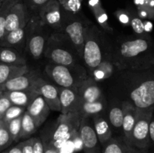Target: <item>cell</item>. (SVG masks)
I'll list each match as a JSON object with an SVG mask.
<instances>
[{
    "label": "cell",
    "mask_w": 154,
    "mask_h": 153,
    "mask_svg": "<svg viewBox=\"0 0 154 153\" xmlns=\"http://www.w3.org/2000/svg\"><path fill=\"white\" fill-rule=\"evenodd\" d=\"M120 55L136 68L148 69L154 65V45L147 38L124 41L120 45Z\"/></svg>",
    "instance_id": "1"
},
{
    "label": "cell",
    "mask_w": 154,
    "mask_h": 153,
    "mask_svg": "<svg viewBox=\"0 0 154 153\" xmlns=\"http://www.w3.org/2000/svg\"><path fill=\"white\" fill-rule=\"evenodd\" d=\"M154 108L147 110L137 109L136 119L132 134V147L143 151L150 146L149 126L153 118Z\"/></svg>",
    "instance_id": "2"
},
{
    "label": "cell",
    "mask_w": 154,
    "mask_h": 153,
    "mask_svg": "<svg viewBox=\"0 0 154 153\" xmlns=\"http://www.w3.org/2000/svg\"><path fill=\"white\" fill-rule=\"evenodd\" d=\"M131 103L139 110L154 108V74L138 82L129 94Z\"/></svg>",
    "instance_id": "3"
},
{
    "label": "cell",
    "mask_w": 154,
    "mask_h": 153,
    "mask_svg": "<svg viewBox=\"0 0 154 153\" xmlns=\"http://www.w3.org/2000/svg\"><path fill=\"white\" fill-rule=\"evenodd\" d=\"M82 117L81 113L78 112L66 114L61 113L57 119L56 125L53 128L48 140H42L48 143H51L69 136L74 130L78 129Z\"/></svg>",
    "instance_id": "4"
},
{
    "label": "cell",
    "mask_w": 154,
    "mask_h": 153,
    "mask_svg": "<svg viewBox=\"0 0 154 153\" xmlns=\"http://www.w3.org/2000/svg\"><path fill=\"white\" fill-rule=\"evenodd\" d=\"M29 21L28 7L24 0H18L11 7L5 24V33L19 28L26 27Z\"/></svg>",
    "instance_id": "5"
},
{
    "label": "cell",
    "mask_w": 154,
    "mask_h": 153,
    "mask_svg": "<svg viewBox=\"0 0 154 153\" xmlns=\"http://www.w3.org/2000/svg\"><path fill=\"white\" fill-rule=\"evenodd\" d=\"M32 90L43 98L44 100L49 106L51 110L60 112L61 106L57 87L48 83L42 78L38 77L35 82Z\"/></svg>",
    "instance_id": "6"
},
{
    "label": "cell",
    "mask_w": 154,
    "mask_h": 153,
    "mask_svg": "<svg viewBox=\"0 0 154 153\" xmlns=\"http://www.w3.org/2000/svg\"><path fill=\"white\" fill-rule=\"evenodd\" d=\"M45 71L48 76L63 88H78L81 81H76L70 71L69 68L57 64H49L45 68Z\"/></svg>",
    "instance_id": "7"
},
{
    "label": "cell",
    "mask_w": 154,
    "mask_h": 153,
    "mask_svg": "<svg viewBox=\"0 0 154 153\" xmlns=\"http://www.w3.org/2000/svg\"><path fill=\"white\" fill-rule=\"evenodd\" d=\"M89 117H82L78 128L81 139L83 142V150L85 153H93L99 151V140L95 129L88 121Z\"/></svg>",
    "instance_id": "8"
},
{
    "label": "cell",
    "mask_w": 154,
    "mask_h": 153,
    "mask_svg": "<svg viewBox=\"0 0 154 153\" xmlns=\"http://www.w3.org/2000/svg\"><path fill=\"white\" fill-rule=\"evenodd\" d=\"M82 56L87 67L92 70L103 61L102 52L97 40L90 35L87 29Z\"/></svg>",
    "instance_id": "9"
},
{
    "label": "cell",
    "mask_w": 154,
    "mask_h": 153,
    "mask_svg": "<svg viewBox=\"0 0 154 153\" xmlns=\"http://www.w3.org/2000/svg\"><path fill=\"white\" fill-rule=\"evenodd\" d=\"M41 25L57 27L61 25V6L58 0H51L38 10Z\"/></svg>",
    "instance_id": "10"
},
{
    "label": "cell",
    "mask_w": 154,
    "mask_h": 153,
    "mask_svg": "<svg viewBox=\"0 0 154 153\" xmlns=\"http://www.w3.org/2000/svg\"><path fill=\"white\" fill-rule=\"evenodd\" d=\"M77 91L81 102L102 100V90L93 77H87L82 80L78 85Z\"/></svg>",
    "instance_id": "11"
},
{
    "label": "cell",
    "mask_w": 154,
    "mask_h": 153,
    "mask_svg": "<svg viewBox=\"0 0 154 153\" xmlns=\"http://www.w3.org/2000/svg\"><path fill=\"white\" fill-rule=\"evenodd\" d=\"M64 30L79 55L82 56L87 33V28L84 27L83 22L80 20H72L66 25Z\"/></svg>",
    "instance_id": "12"
},
{
    "label": "cell",
    "mask_w": 154,
    "mask_h": 153,
    "mask_svg": "<svg viewBox=\"0 0 154 153\" xmlns=\"http://www.w3.org/2000/svg\"><path fill=\"white\" fill-rule=\"evenodd\" d=\"M38 77L39 76L35 72L29 70L24 74L9 80L8 81L0 86V88L3 92L32 90L35 82Z\"/></svg>",
    "instance_id": "13"
},
{
    "label": "cell",
    "mask_w": 154,
    "mask_h": 153,
    "mask_svg": "<svg viewBox=\"0 0 154 153\" xmlns=\"http://www.w3.org/2000/svg\"><path fill=\"white\" fill-rule=\"evenodd\" d=\"M122 110L123 112L122 130L124 134V140L126 144L132 146V134L135 123L137 115V108L130 101L123 102Z\"/></svg>",
    "instance_id": "14"
},
{
    "label": "cell",
    "mask_w": 154,
    "mask_h": 153,
    "mask_svg": "<svg viewBox=\"0 0 154 153\" xmlns=\"http://www.w3.org/2000/svg\"><path fill=\"white\" fill-rule=\"evenodd\" d=\"M59 97L60 100V106L62 114L69 112H78L80 106V98L77 89L71 88H58Z\"/></svg>",
    "instance_id": "15"
},
{
    "label": "cell",
    "mask_w": 154,
    "mask_h": 153,
    "mask_svg": "<svg viewBox=\"0 0 154 153\" xmlns=\"http://www.w3.org/2000/svg\"><path fill=\"white\" fill-rule=\"evenodd\" d=\"M26 111L38 128L42 125L49 116L51 109L43 98L37 94L26 107Z\"/></svg>",
    "instance_id": "16"
},
{
    "label": "cell",
    "mask_w": 154,
    "mask_h": 153,
    "mask_svg": "<svg viewBox=\"0 0 154 153\" xmlns=\"http://www.w3.org/2000/svg\"><path fill=\"white\" fill-rule=\"evenodd\" d=\"M26 26L19 28L17 29L5 33V36L0 41V46L10 47L13 49L21 50L22 46H23L26 40Z\"/></svg>",
    "instance_id": "17"
},
{
    "label": "cell",
    "mask_w": 154,
    "mask_h": 153,
    "mask_svg": "<svg viewBox=\"0 0 154 153\" xmlns=\"http://www.w3.org/2000/svg\"><path fill=\"white\" fill-rule=\"evenodd\" d=\"M3 94L10 100L13 105L27 107L31 103L37 93L33 90H26V91H5Z\"/></svg>",
    "instance_id": "18"
},
{
    "label": "cell",
    "mask_w": 154,
    "mask_h": 153,
    "mask_svg": "<svg viewBox=\"0 0 154 153\" xmlns=\"http://www.w3.org/2000/svg\"><path fill=\"white\" fill-rule=\"evenodd\" d=\"M28 71H29V68L27 64L14 65L0 62V86L4 84L9 80L24 74Z\"/></svg>",
    "instance_id": "19"
},
{
    "label": "cell",
    "mask_w": 154,
    "mask_h": 153,
    "mask_svg": "<svg viewBox=\"0 0 154 153\" xmlns=\"http://www.w3.org/2000/svg\"><path fill=\"white\" fill-rule=\"evenodd\" d=\"M94 122V129L97 135L99 143L102 146L105 145L111 137H112V130L110 128L108 122L99 114H96L93 117Z\"/></svg>",
    "instance_id": "20"
},
{
    "label": "cell",
    "mask_w": 154,
    "mask_h": 153,
    "mask_svg": "<svg viewBox=\"0 0 154 153\" xmlns=\"http://www.w3.org/2000/svg\"><path fill=\"white\" fill-rule=\"evenodd\" d=\"M0 62L14 65L26 64V59L17 50L5 46H0Z\"/></svg>",
    "instance_id": "21"
},
{
    "label": "cell",
    "mask_w": 154,
    "mask_h": 153,
    "mask_svg": "<svg viewBox=\"0 0 154 153\" xmlns=\"http://www.w3.org/2000/svg\"><path fill=\"white\" fill-rule=\"evenodd\" d=\"M50 58L54 64H60L68 68H72L75 65V60L73 56L69 51L61 48H55L50 52Z\"/></svg>",
    "instance_id": "22"
},
{
    "label": "cell",
    "mask_w": 154,
    "mask_h": 153,
    "mask_svg": "<svg viewBox=\"0 0 154 153\" xmlns=\"http://www.w3.org/2000/svg\"><path fill=\"white\" fill-rule=\"evenodd\" d=\"M45 40L43 36L40 34H35L32 36L29 40L27 45L32 56L35 59H38L41 57L44 52L45 48Z\"/></svg>",
    "instance_id": "23"
},
{
    "label": "cell",
    "mask_w": 154,
    "mask_h": 153,
    "mask_svg": "<svg viewBox=\"0 0 154 153\" xmlns=\"http://www.w3.org/2000/svg\"><path fill=\"white\" fill-rule=\"evenodd\" d=\"M38 127L26 110L23 113L21 121L20 139H28L37 130Z\"/></svg>",
    "instance_id": "24"
},
{
    "label": "cell",
    "mask_w": 154,
    "mask_h": 153,
    "mask_svg": "<svg viewBox=\"0 0 154 153\" xmlns=\"http://www.w3.org/2000/svg\"><path fill=\"white\" fill-rule=\"evenodd\" d=\"M104 103L102 100L96 102H81L78 112L81 113L83 117H89L90 116L99 114L103 110Z\"/></svg>",
    "instance_id": "25"
},
{
    "label": "cell",
    "mask_w": 154,
    "mask_h": 153,
    "mask_svg": "<svg viewBox=\"0 0 154 153\" xmlns=\"http://www.w3.org/2000/svg\"><path fill=\"white\" fill-rule=\"evenodd\" d=\"M129 146L124 140L111 137L103 145L102 153H128Z\"/></svg>",
    "instance_id": "26"
},
{
    "label": "cell",
    "mask_w": 154,
    "mask_h": 153,
    "mask_svg": "<svg viewBox=\"0 0 154 153\" xmlns=\"http://www.w3.org/2000/svg\"><path fill=\"white\" fill-rule=\"evenodd\" d=\"M93 79L95 80H102L109 78L114 73V67L111 62L102 61L99 65L93 70Z\"/></svg>",
    "instance_id": "27"
},
{
    "label": "cell",
    "mask_w": 154,
    "mask_h": 153,
    "mask_svg": "<svg viewBox=\"0 0 154 153\" xmlns=\"http://www.w3.org/2000/svg\"><path fill=\"white\" fill-rule=\"evenodd\" d=\"M18 0H5L0 7V41L5 34V20L9 10Z\"/></svg>",
    "instance_id": "28"
},
{
    "label": "cell",
    "mask_w": 154,
    "mask_h": 153,
    "mask_svg": "<svg viewBox=\"0 0 154 153\" xmlns=\"http://www.w3.org/2000/svg\"><path fill=\"white\" fill-rule=\"evenodd\" d=\"M13 142L7 124L2 119L0 122V152L7 148Z\"/></svg>",
    "instance_id": "29"
},
{
    "label": "cell",
    "mask_w": 154,
    "mask_h": 153,
    "mask_svg": "<svg viewBox=\"0 0 154 153\" xmlns=\"http://www.w3.org/2000/svg\"><path fill=\"white\" fill-rule=\"evenodd\" d=\"M123 112L122 107L115 106L109 112V121L111 125L116 129L122 128Z\"/></svg>",
    "instance_id": "30"
},
{
    "label": "cell",
    "mask_w": 154,
    "mask_h": 153,
    "mask_svg": "<svg viewBox=\"0 0 154 153\" xmlns=\"http://www.w3.org/2000/svg\"><path fill=\"white\" fill-rule=\"evenodd\" d=\"M22 116L12 119L6 123L8 129L13 139L14 142H17L20 140V134L21 130V121H22Z\"/></svg>",
    "instance_id": "31"
},
{
    "label": "cell",
    "mask_w": 154,
    "mask_h": 153,
    "mask_svg": "<svg viewBox=\"0 0 154 153\" xmlns=\"http://www.w3.org/2000/svg\"><path fill=\"white\" fill-rule=\"evenodd\" d=\"M26 110V107L12 105L4 113L2 116V120L5 122L7 123L8 122L11 121V120L14 119V118H17L23 115Z\"/></svg>",
    "instance_id": "32"
},
{
    "label": "cell",
    "mask_w": 154,
    "mask_h": 153,
    "mask_svg": "<svg viewBox=\"0 0 154 153\" xmlns=\"http://www.w3.org/2000/svg\"><path fill=\"white\" fill-rule=\"evenodd\" d=\"M60 6L67 12L73 14L79 13L81 9L82 0H58Z\"/></svg>",
    "instance_id": "33"
},
{
    "label": "cell",
    "mask_w": 154,
    "mask_h": 153,
    "mask_svg": "<svg viewBox=\"0 0 154 153\" xmlns=\"http://www.w3.org/2000/svg\"><path fill=\"white\" fill-rule=\"evenodd\" d=\"M98 23L106 31H112V28L108 23V16L103 7L97 9L93 12Z\"/></svg>",
    "instance_id": "34"
},
{
    "label": "cell",
    "mask_w": 154,
    "mask_h": 153,
    "mask_svg": "<svg viewBox=\"0 0 154 153\" xmlns=\"http://www.w3.org/2000/svg\"><path fill=\"white\" fill-rule=\"evenodd\" d=\"M130 25L132 26V29L134 30V32L136 34L142 35V38H149L147 36V33L145 32V26H144V22H143V21L140 18L135 17V16L131 17Z\"/></svg>",
    "instance_id": "35"
},
{
    "label": "cell",
    "mask_w": 154,
    "mask_h": 153,
    "mask_svg": "<svg viewBox=\"0 0 154 153\" xmlns=\"http://www.w3.org/2000/svg\"><path fill=\"white\" fill-rule=\"evenodd\" d=\"M27 7L30 8L32 10H38L51 0H24Z\"/></svg>",
    "instance_id": "36"
},
{
    "label": "cell",
    "mask_w": 154,
    "mask_h": 153,
    "mask_svg": "<svg viewBox=\"0 0 154 153\" xmlns=\"http://www.w3.org/2000/svg\"><path fill=\"white\" fill-rule=\"evenodd\" d=\"M73 133V132H72ZM76 150H75V145L72 141V136L69 140L66 141L63 146L59 149V153H76Z\"/></svg>",
    "instance_id": "37"
},
{
    "label": "cell",
    "mask_w": 154,
    "mask_h": 153,
    "mask_svg": "<svg viewBox=\"0 0 154 153\" xmlns=\"http://www.w3.org/2000/svg\"><path fill=\"white\" fill-rule=\"evenodd\" d=\"M13 104L10 101V100L2 93V94L0 96V114L3 116L5 112Z\"/></svg>",
    "instance_id": "38"
},
{
    "label": "cell",
    "mask_w": 154,
    "mask_h": 153,
    "mask_svg": "<svg viewBox=\"0 0 154 153\" xmlns=\"http://www.w3.org/2000/svg\"><path fill=\"white\" fill-rule=\"evenodd\" d=\"M33 153H44L45 146L42 138L33 137Z\"/></svg>",
    "instance_id": "39"
},
{
    "label": "cell",
    "mask_w": 154,
    "mask_h": 153,
    "mask_svg": "<svg viewBox=\"0 0 154 153\" xmlns=\"http://www.w3.org/2000/svg\"><path fill=\"white\" fill-rule=\"evenodd\" d=\"M23 153H33V137H30L20 142Z\"/></svg>",
    "instance_id": "40"
},
{
    "label": "cell",
    "mask_w": 154,
    "mask_h": 153,
    "mask_svg": "<svg viewBox=\"0 0 154 153\" xmlns=\"http://www.w3.org/2000/svg\"><path fill=\"white\" fill-rule=\"evenodd\" d=\"M116 16H117V19L120 21L121 23L125 24V25H128V24H130V20L131 16L126 13L124 10H117L115 13Z\"/></svg>",
    "instance_id": "41"
},
{
    "label": "cell",
    "mask_w": 154,
    "mask_h": 153,
    "mask_svg": "<svg viewBox=\"0 0 154 153\" xmlns=\"http://www.w3.org/2000/svg\"><path fill=\"white\" fill-rule=\"evenodd\" d=\"M88 5L92 12L102 7L101 0H88Z\"/></svg>",
    "instance_id": "42"
},
{
    "label": "cell",
    "mask_w": 154,
    "mask_h": 153,
    "mask_svg": "<svg viewBox=\"0 0 154 153\" xmlns=\"http://www.w3.org/2000/svg\"><path fill=\"white\" fill-rule=\"evenodd\" d=\"M149 136H150V145L154 146V118H152L149 126Z\"/></svg>",
    "instance_id": "43"
},
{
    "label": "cell",
    "mask_w": 154,
    "mask_h": 153,
    "mask_svg": "<svg viewBox=\"0 0 154 153\" xmlns=\"http://www.w3.org/2000/svg\"><path fill=\"white\" fill-rule=\"evenodd\" d=\"M5 153H23L22 148H21L20 144H17L15 146L11 147V148H8V149L4 151Z\"/></svg>",
    "instance_id": "44"
},
{
    "label": "cell",
    "mask_w": 154,
    "mask_h": 153,
    "mask_svg": "<svg viewBox=\"0 0 154 153\" xmlns=\"http://www.w3.org/2000/svg\"><path fill=\"white\" fill-rule=\"evenodd\" d=\"M43 142L44 146H45V152H44V153H59V150H57V148H54V147L50 146L49 144L46 143V142Z\"/></svg>",
    "instance_id": "45"
},
{
    "label": "cell",
    "mask_w": 154,
    "mask_h": 153,
    "mask_svg": "<svg viewBox=\"0 0 154 153\" xmlns=\"http://www.w3.org/2000/svg\"><path fill=\"white\" fill-rule=\"evenodd\" d=\"M129 153H144L142 151L136 149V148H133L132 146L129 147Z\"/></svg>",
    "instance_id": "46"
},
{
    "label": "cell",
    "mask_w": 154,
    "mask_h": 153,
    "mask_svg": "<svg viewBox=\"0 0 154 153\" xmlns=\"http://www.w3.org/2000/svg\"><path fill=\"white\" fill-rule=\"evenodd\" d=\"M5 0H0V7H1L2 4L5 2Z\"/></svg>",
    "instance_id": "47"
},
{
    "label": "cell",
    "mask_w": 154,
    "mask_h": 153,
    "mask_svg": "<svg viewBox=\"0 0 154 153\" xmlns=\"http://www.w3.org/2000/svg\"><path fill=\"white\" fill-rule=\"evenodd\" d=\"M2 93H3V91L1 89V88H0V96H1L2 94Z\"/></svg>",
    "instance_id": "48"
},
{
    "label": "cell",
    "mask_w": 154,
    "mask_h": 153,
    "mask_svg": "<svg viewBox=\"0 0 154 153\" xmlns=\"http://www.w3.org/2000/svg\"><path fill=\"white\" fill-rule=\"evenodd\" d=\"M2 116L1 115V114H0V120H2Z\"/></svg>",
    "instance_id": "49"
},
{
    "label": "cell",
    "mask_w": 154,
    "mask_h": 153,
    "mask_svg": "<svg viewBox=\"0 0 154 153\" xmlns=\"http://www.w3.org/2000/svg\"><path fill=\"white\" fill-rule=\"evenodd\" d=\"M93 153H102V152H100V151H97L96 152H93Z\"/></svg>",
    "instance_id": "50"
},
{
    "label": "cell",
    "mask_w": 154,
    "mask_h": 153,
    "mask_svg": "<svg viewBox=\"0 0 154 153\" xmlns=\"http://www.w3.org/2000/svg\"><path fill=\"white\" fill-rule=\"evenodd\" d=\"M2 153H5V152H2Z\"/></svg>",
    "instance_id": "51"
},
{
    "label": "cell",
    "mask_w": 154,
    "mask_h": 153,
    "mask_svg": "<svg viewBox=\"0 0 154 153\" xmlns=\"http://www.w3.org/2000/svg\"><path fill=\"white\" fill-rule=\"evenodd\" d=\"M128 153H129V151H128Z\"/></svg>",
    "instance_id": "52"
},
{
    "label": "cell",
    "mask_w": 154,
    "mask_h": 153,
    "mask_svg": "<svg viewBox=\"0 0 154 153\" xmlns=\"http://www.w3.org/2000/svg\"><path fill=\"white\" fill-rule=\"evenodd\" d=\"M0 122H1V120H0Z\"/></svg>",
    "instance_id": "53"
},
{
    "label": "cell",
    "mask_w": 154,
    "mask_h": 153,
    "mask_svg": "<svg viewBox=\"0 0 154 153\" xmlns=\"http://www.w3.org/2000/svg\"><path fill=\"white\" fill-rule=\"evenodd\" d=\"M82 1H83V0H82Z\"/></svg>",
    "instance_id": "54"
}]
</instances>
